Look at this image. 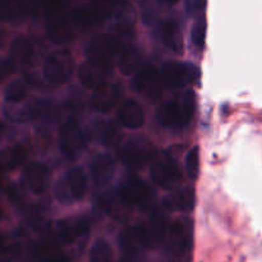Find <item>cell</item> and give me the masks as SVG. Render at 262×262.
<instances>
[{"label": "cell", "instance_id": "obj_1", "mask_svg": "<svg viewBox=\"0 0 262 262\" xmlns=\"http://www.w3.org/2000/svg\"><path fill=\"white\" fill-rule=\"evenodd\" d=\"M194 113V96L192 92L182 95L178 99L164 102L156 113L159 123L164 127L179 129L191 122Z\"/></svg>", "mask_w": 262, "mask_h": 262}, {"label": "cell", "instance_id": "obj_2", "mask_svg": "<svg viewBox=\"0 0 262 262\" xmlns=\"http://www.w3.org/2000/svg\"><path fill=\"white\" fill-rule=\"evenodd\" d=\"M165 242L169 253L173 257L178 260L189 257L193 246V228L191 222L181 219L169 225Z\"/></svg>", "mask_w": 262, "mask_h": 262}, {"label": "cell", "instance_id": "obj_3", "mask_svg": "<svg viewBox=\"0 0 262 262\" xmlns=\"http://www.w3.org/2000/svg\"><path fill=\"white\" fill-rule=\"evenodd\" d=\"M119 199L129 206L151 210L155 204V192L138 177H129L119 187Z\"/></svg>", "mask_w": 262, "mask_h": 262}, {"label": "cell", "instance_id": "obj_4", "mask_svg": "<svg viewBox=\"0 0 262 262\" xmlns=\"http://www.w3.org/2000/svg\"><path fill=\"white\" fill-rule=\"evenodd\" d=\"M73 56L67 50H58L48 55L43 63V77L51 86L66 83L73 72Z\"/></svg>", "mask_w": 262, "mask_h": 262}, {"label": "cell", "instance_id": "obj_5", "mask_svg": "<svg viewBox=\"0 0 262 262\" xmlns=\"http://www.w3.org/2000/svg\"><path fill=\"white\" fill-rule=\"evenodd\" d=\"M87 178L81 168H73L66 173V176L56 184V199L63 204H71L82 200L86 194Z\"/></svg>", "mask_w": 262, "mask_h": 262}, {"label": "cell", "instance_id": "obj_6", "mask_svg": "<svg viewBox=\"0 0 262 262\" xmlns=\"http://www.w3.org/2000/svg\"><path fill=\"white\" fill-rule=\"evenodd\" d=\"M82 30L73 13H58L51 15L48 22V35L56 43H67L74 40Z\"/></svg>", "mask_w": 262, "mask_h": 262}, {"label": "cell", "instance_id": "obj_7", "mask_svg": "<svg viewBox=\"0 0 262 262\" xmlns=\"http://www.w3.org/2000/svg\"><path fill=\"white\" fill-rule=\"evenodd\" d=\"M132 86L141 96H145L150 101H158L163 95V79L155 67L147 66L136 72Z\"/></svg>", "mask_w": 262, "mask_h": 262}, {"label": "cell", "instance_id": "obj_8", "mask_svg": "<svg viewBox=\"0 0 262 262\" xmlns=\"http://www.w3.org/2000/svg\"><path fill=\"white\" fill-rule=\"evenodd\" d=\"M152 145L142 137L130 138L124 143L120 151V160L130 169L142 168L152 159Z\"/></svg>", "mask_w": 262, "mask_h": 262}, {"label": "cell", "instance_id": "obj_9", "mask_svg": "<svg viewBox=\"0 0 262 262\" xmlns=\"http://www.w3.org/2000/svg\"><path fill=\"white\" fill-rule=\"evenodd\" d=\"M151 177L159 187L170 189L179 183L182 178L181 169L174 158L168 154L158 156L151 168Z\"/></svg>", "mask_w": 262, "mask_h": 262}, {"label": "cell", "instance_id": "obj_10", "mask_svg": "<svg viewBox=\"0 0 262 262\" xmlns=\"http://www.w3.org/2000/svg\"><path fill=\"white\" fill-rule=\"evenodd\" d=\"M86 145V136L76 119L69 118L63 123L59 132V147L68 158L78 155Z\"/></svg>", "mask_w": 262, "mask_h": 262}, {"label": "cell", "instance_id": "obj_11", "mask_svg": "<svg viewBox=\"0 0 262 262\" xmlns=\"http://www.w3.org/2000/svg\"><path fill=\"white\" fill-rule=\"evenodd\" d=\"M196 68L191 64L168 61L161 67V79L164 86L168 89H183L192 83L194 79Z\"/></svg>", "mask_w": 262, "mask_h": 262}, {"label": "cell", "instance_id": "obj_12", "mask_svg": "<svg viewBox=\"0 0 262 262\" xmlns=\"http://www.w3.org/2000/svg\"><path fill=\"white\" fill-rule=\"evenodd\" d=\"M87 58L100 63L114 66V59L120 55L112 36L99 35L92 38L87 45Z\"/></svg>", "mask_w": 262, "mask_h": 262}, {"label": "cell", "instance_id": "obj_13", "mask_svg": "<svg viewBox=\"0 0 262 262\" xmlns=\"http://www.w3.org/2000/svg\"><path fill=\"white\" fill-rule=\"evenodd\" d=\"M141 229L145 238L146 248L159 247L161 243L165 242L168 235L169 227L166 224L165 215L161 214L160 211H155L147 223L141 224Z\"/></svg>", "mask_w": 262, "mask_h": 262}, {"label": "cell", "instance_id": "obj_14", "mask_svg": "<svg viewBox=\"0 0 262 262\" xmlns=\"http://www.w3.org/2000/svg\"><path fill=\"white\" fill-rule=\"evenodd\" d=\"M112 69L113 66L89 59V60L79 68V81H81V83L83 84L86 89L96 90L97 87H100L101 84H104L105 82H106V78L109 77Z\"/></svg>", "mask_w": 262, "mask_h": 262}, {"label": "cell", "instance_id": "obj_15", "mask_svg": "<svg viewBox=\"0 0 262 262\" xmlns=\"http://www.w3.org/2000/svg\"><path fill=\"white\" fill-rule=\"evenodd\" d=\"M90 232V223L84 217H69L61 220L56 225V235L61 242L74 243L87 237Z\"/></svg>", "mask_w": 262, "mask_h": 262}, {"label": "cell", "instance_id": "obj_16", "mask_svg": "<svg viewBox=\"0 0 262 262\" xmlns=\"http://www.w3.org/2000/svg\"><path fill=\"white\" fill-rule=\"evenodd\" d=\"M120 97V90L117 84L105 82L95 90L91 99V105L96 112L107 113L118 104Z\"/></svg>", "mask_w": 262, "mask_h": 262}, {"label": "cell", "instance_id": "obj_17", "mask_svg": "<svg viewBox=\"0 0 262 262\" xmlns=\"http://www.w3.org/2000/svg\"><path fill=\"white\" fill-rule=\"evenodd\" d=\"M23 181L33 193L42 194L49 186L50 171L43 164L32 163L25 169Z\"/></svg>", "mask_w": 262, "mask_h": 262}, {"label": "cell", "instance_id": "obj_18", "mask_svg": "<svg viewBox=\"0 0 262 262\" xmlns=\"http://www.w3.org/2000/svg\"><path fill=\"white\" fill-rule=\"evenodd\" d=\"M115 161L109 154H99L90 163V171L96 186H105L114 176Z\"/></svg>", "mask_w": 262, "mask_h": 262}, {"label": "cell", "instance_id": "obj_19", "mask_svg": "<svg viewBox=\"0 0 262 262\" xmlns=\"http://www.w3.org/2000/svg\"><path fill=\"white\" fill-rule=\"evenodd\" d=\"M118 120L123 127L137 129L145 124V113L137 101L128 99L118 110Z\"/></svg>", "mask_w": 262, "mask_h": 262}, {"label": "cell", "instance_id": "obj_20", "mask_svg": "<svg viewBox=\"0 0 262 262\" xmlns=\"http://www.w3.org/2000/svg\"><path fill=\"white\" fill-rule=\"evenodd\" d=\"M119 246L124 255L138 256V253L143 248H146L141 225H136V227H130L123 230L119 237Z\"/></svg>", "mask_w": 262, "mask_h": 262}, {"label": "cell", "instance_id": "obj_21", "mask_svg": "<svg viewBox=\"0 0 262 262\" xmlns=\"http://www.w3.org/2000/svg\"><path fill=\"white\" fill-rule=\"evenodd\" d=\"M35 46H33L32 41L25 37H18L17 40L13 42L12 48H10L9 60L12 64H20V66H26L30 64L33 60L35 56Z\"/></svg>", "mask_w": 262, "mask_h": 262}, {"label": "cell", "instance_id": "obj_22", "mask_svg": "<svg viewBox=\"0 0 262 262\" xmlns=\"http://www.w3.org/2000/svg\"><path fill=\"white\" fill-rule=\"evenodd\" d=\"M160 36L163 43L176 53H181L183 49V38L179 26L174 20H168L160 28Z\"/></svg>", "mask_w": 262, "mask_h": 262}, {"label": "cell", "instance_id": "obj_23", "mask_svg": "<svg viewBox=\"0 0 262 262\" xmlns=\"http://www.w3.org/2000/svg\"><path fill=\"white\" fill-rule=\"evenodd\" d=\"M165 206L169 210H181V211H191L194 206V193L191 188L182 189L176 193L169 194L165 199Z\"/></svg>", "mask_w": 262, "mask_h": 262}, {"label": "cell", "instance_id": "obj_24", "mask_svg": "<svg viewBox=\"0 0 262 262\" xmlns=\"http://www.w3.org/2000/svg\"><path fill=\"white\" fill-rule=\"evenodd\" d=\"M28 156V150L23 145L14 146L9 148L7 152L3 155V165L5 169H15L22 165Z\"/></svg>", "mask_w": 262, "mask_h": 262}, {"label": "cell", "instance_id": "obj_25", "mask_svg": "<svg viewBox=\"0 0 262 262\" xmlns=\"http://www.w3.org/2000/svg\"><path fill=\"white\" fill-rule=\"evenodd\" d=\"M90 262H114V255L109 243L97 239L90 250Z\"/></svg>", "mask_w": 262, "mask_h": 262}, {"label": "cell", "instance_id": "obj_26", "mask_svg": "<svg viewBox=\"0 0 262 262\" xmlns=\"http://www.w3.org/2000/svg\"><path fill=\"white\" fill-rule=\"evenodd\" d=\"M141 63V55L138 53V50L133 46H130L129 49L124 51L122 55L119 56V67L120 71L125 74H130L133 72L138 71V67Z\"/></svg>", "mask_w": 262, "mask_h": 262}, {"label": "cell", "instance_id": "obj_27", "mask_svg": "<svg viewBox=\"0 0 262 262\" xmlns=\"http://www.w3.org/2000/svg\"><path fill=\"white\" fill-rule=\"evenodd\" d=\"M97 137H99L100 142L104 143L106 146L117 145L120 140V132L118 127L113 123L102 122L97 125Z\"/></svg>", "mask_w": 262, "mask_h": 262}, {"label": "cell", "instance_id": "obj_28", "mask_svg": "<svg viewBox=\"0 0 262 262\" xmlns=\"http://www.w3.org/2000/svg\"><path fill=\"white\" fill-rule=\"evenodd\" d=\"M27 97V86L22 81H14L5 90V100L13 104H19Z\"/></svg>", "mask_w": 262, "mask_h": 262}, {"label": "cell", "instance_id": "obj_29", "mask_svg": "<svg viewBox=\"0 0 262 262\" xmlns=\"http://www.w3.org/2000/svg\"><path fill=\"white\" fill-rule=\"evenodd\" d=\"M186 170L191 179H196L200 171V150L199 147L191 148L186 158Z\"/></svg>", "mask_w": 262, "mask_h": 262}, {"label": "cell", "instance_id": "obj_30", "mask_svg": "<svg viewBox=\"0 0 262 262\" xmlns=\"http://www.w3.org/2000/svg\"><path fill=\"white\" fill-rule=\"evenodd\" d=\"M205 38H206V22L201 19L193 26V30H192V41L199 50L204 49Z\"/></svg>", "mask_w": 262, "mask_h": 262}, {"label": "cell", "instance_id": "obj_31", "mask_svg": "<svg viewBox=\"0 0 262 262\" xmlns=\"http://www.w3.org/2000/svg\"><path fill=\"white\" fill-rule=\"evenodd\" d=\"M8 196H9V199L12 201H19V200H22V193H20L18 187L14 186V184L8 187Z\"/></svg>", "mask_w": 262, "mask_h": 262}, {"label": "cell", "instance_id": "obj_32", "mask_svg": "<svg viewBox=\"0 0 262 262\" xmlns=\"http://www.w3.org/2000/svg\"><path fill=\"white\" fill-rule=\"evenodd\" d=\"M165 3H168V4H177V3L179 2V0H164Z\"/></svg>", "mask_w": 262, "mask_h": 262}]
</instances>
